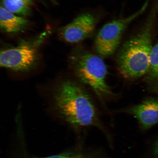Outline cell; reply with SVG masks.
<instances>
[{
	"label": "cell",
	"mask_w": 158,
	"mask_h": 158,
	"mask_svg": "<svg viewBox=\"0 0 158 158\" xmlns=\"http://www.w3.org/2000/svg\"><path fill=\"white\" fill-rule=\"evenodd\" d=\"M137 118L143 129L158 123V100L151 99L123 110Z\"/></svg>",
	"instance_id": "52a82bcc"
},
{
	"label": "cell",
	"mask_w": 158,
	"mask_h": 158,
	"mask_svg": "<svg viewBox=\"0 0 158 158\" xmlns=\"http://www.w3.org/2000/svg\"><path fill=\"white\" fill-rule=\"evenodd\" d=\"M96 18L89 13L77 17L58 31L59 38L65 42L75 43L84 40L91 35L95 29Z\"/></svg>",
	"instance_id": "8992f818"
},
{
	"label": "cell",
	"mask_w": 158,
	"mask_h": 158,
	"mask_svg": "<svg viewBox=\"0 0 158 158\" xmlns=\"http://www.w3.org/2000/svg\"><path fill=\"white\" fill-rule=\"evenodd\" d=\"M147 76L150 80L158 79V41L150 53V67Z\"/></svg>",
	"instance_id": "30bf717a"
},
{
	"label": "cell",
	"mask_w": 158,
	"mask_h": 158,
	"mask_svg": "<svg viewBox=\"0 0 158 158\" xmlns=\"http://www.w3.org/2000/svg\"><path fill=\"white\" fill-rule=\"evenodd\" d=\"M154 153L156 156L158 157V141L155 145V150H154Z\"/></svg>",
	"instance_id": "7c38bea8"
},
{
	"label": "cell",
	"mask_w": 158,
	"mask_h": 158,
	"mask_svg": "<svg viewBox=\"0 0 158 158\" xmlns=\"http://www.w3.org/2000/svg\"><path fill=\"white\" fill-rule=\"evenodd\" d=\"M37 59L36 49L27 44H23L1 52V66L10 70L22 71L28 70L35 64Z\"/></svg>",
	"instance_id": "5b68a950"
},
{
	"label": "cell",
	"mask_w": 158,
	"mask_h": 158,
	"mask_svg": "<svg viewBox=\"0 0 158 158\" xmlns=\"http://www.w3.org/2000/svg\"><path fill=\"white\" fill-rule=\"evenodd\" d=\"M102 57L88 51H74L69 58V64L75 76L89 86L101 100L113 95L106 82L107 68Z\"/></svg>",
	"instance_id": "3957f363"
},
{
	"label": "cell",
	"mask_w": 158,
	"mask_h": 158,
	"mask_svg": "<svg viewBox=\"0 0 158 158\" xmlns=\"http://www.w3.org/2000/svg\"><path fill=\"white\" fill-rule=\"evenodd\" d=\"M145 25L137 34L126 41L116 58L118 69L124 78L134 80L148 74L152 48V31L158 8L154 6Z\"/></svg>",
	"instance_id": "7a4b0ae2"
},
{
	"label": "cell",
	"mask_w": 158,
	"mask_h": 158,
	"mask_svg": "<svg viewBox=\"0 0 158 158\" xmlns=\"http://www.w3.org/2000/svg\"><path fill=\"white\" fill-rule=\"evenodd\" d=\"M55 110L61 117L77 127H100L95 106L89 95L73 81L57 84L52 96Z\"/></svg>",
	"instance_id": "6da1fadb"
},
{
	"label": "cell",
	"mask_w": 158,
	"mask_h": 158,
	"mask_svg": "<svg viewBox=\"0 0 158 158\" xmlns=\"http://www.w3.org/2000/svg\"><path fill=\"white\" fill-rule=\"evenodd\" d=\"M27 23L26 19L15 15L3 7L0 8V27L6 32H18L24 28Z\"/></svg>",
	"instance_id": "ba28073f"
},
{
	"label": "cell",
	"mask_w": 158,
	"mask_h": 158,
	"mask_svg": "<svg viewBox=\"0 0 158 158\" xmlns=\"http://www.w3.org/2000/svg\"><path fill=\"white\" fill-rule=\"evenodd\" d=\"M3 7L15 14L27 15L31 11L33 0H1Z\"/></svg>",
	"instance_id": "9c48e42d"
},
{
	"label": "cell",
	"mask_w": 158,
	"mask_h": 158,
	"mask_svg": "<svg viewBox=\"0 0 158 158\" xmlns=\"http://www.w3.org/2000/svg\"><path fill=\"white\" fill-rule=\"evenodd\" d=\"M41 158H94L87 155L80 153H65Z\"/></svg>",
	"instance_id": "8fae6325"
},
{
	"label": "cell",
	"mask_w": 158,
	"mask_h": 158,
	"mask_svg": "<svg viewBox=\"0 0 158 158\" xmlns=\"http://www.w3.org/2000/svg\"><path fill=\"white\" fill-rule=\"evenodd\" d=\"M148 4L147 1L141 9L133 14L110 22L101 28L94 43L95 49L100 56L108 57L115 52L128 26L145 11Z\"/></svg>",
	"instance_id": "277c9868"
}]
</instances>
